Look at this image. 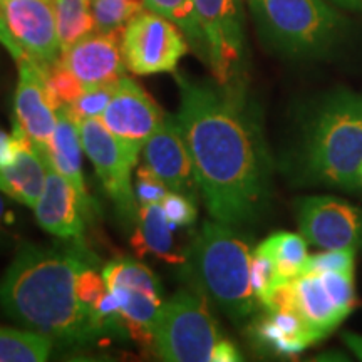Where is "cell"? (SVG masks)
Returning <instances> with one entry per match:
<instances>
[{"instance_id":"1","label":"cell","mask_w":362,"mask_h":362,"mask_svg":"<svg viewBox=\"0 0 362 362\" xmlns=\"http://www.w3.org/2000/svg\"><path fill=\"white\" fill-rule=\"evenodd\" d=\"M178 84L176 119L208 214L233 228L250 223L269 197V161L259 126L230 84L185 78Z\"/></svg>"},{"instance_id":"2","label":"cell","mask_w":362,"mask_h":362,"mask_svg":"<svg viewBox=\"0 0 362 362\" xmlns=\"http://www.w3.org/2000/svg\"><path fill=\"white\" fill-rule=\"evenodd\" d=\"M86 264L76 252L22 245L0 280V310L52 341L76 344L101 336L94 312L76 293Z\"/></svg>"},{"instance_id":"3","label":"cell","mask_w":362,"mask_h":362,"mask_svg":"<svg viewBox=\"0 0 362 362\" xmlns=\"http://www.w3.org/2000/svg\"><path fill=\"white\" fill-rule=\"evenodd\" d=\"M252 250L233 226L205 221L188 245L185 262L194 288L235 322L247 319L257 297L250 284Z\"/></svg>"},{"instance_id":"4","label":"cell","mask_w":362,"mask_h":362,"mask_svg":"<svg viewBox=\"0 0 362 362\" xmlns=\"http://www.w3.org/2000/svg\"><path fill=\"white\" fill-rule=\"evenodd\" d=\"M307 166L325 183L357 188L362 168V96L344 94L322 107L310 131Z\"/></svg>"},{"instance_id":"5","label":"cell","mask_w":362,"mask_h":362,"mask_svg":"<svg viewBox=\"0 0 362 362\" xmlns=\"http://www.w3.org/2000/svg\"><path fill=\"white\" fill-rule=\"evenodd\" d=\"M202 292L180 291L163 310L155 330V351L170 362H214L216 346L223 341L218 322Z\"/></svg>"},{"instance_id":"6","label":"cell","mask_w":362,"mask_h":362,"mask_svg":"<svg viewBox=\"0 0 362 362\" xmlns=\"http://www.w3.org/2000/svg\"><path fill=\"white\" fill-rule=\"evenodd\" d=\"M275 42L293 52L322 47L337 30L339 16L325 0H248Z\"/></svg>"},{"instance_id":"7","label":"cell","mask_w":362,"mask_h":362,"mask_svg":"<svg viewBox=\"0 0 362 362\" xmlns=\"http://www.w3.org/2000/svg\"><path fill=\"white\" fill-rule=\"evenodd\" d=\"M189 44L180 27L160 13L143 11L121 34L126 69L138 76L175 72Z\"/></svg>"},{"instance_id":"8","label":"cell","mask_w":362,"mask_h":362,"mask_svg":"<svg viewBox=\"0 0 362 362\" xmlns=\"http://www.w3.org/2000/svg\"><path fill=\"white\" fill-rule=\"evenodd\" d=\"M81 143L89 156L104 189L124 218H138L136 194L131 187V171L138 163L141 149H136L116 138L99 117L79 119Z\"/></svg>"},{"instance_id":"9","label":"cell","mask_w":362,"mask_h":362,"mask_svg":"<svg viewBox=\"0 0 362 362\" xmlns=\"http://www.w3.org/2000/svg\"><path fill=\"white\" fill-rule=\"evenodd\" d=\"M206 47V64L218 84L238 76L243 59V19L240 0H193Z\"/></svg>"},{"instance_id":"10","label":"cell","mask_w":362,"mask_h":362,"mask_svg":"<svg viewBox=\"0 0 362 362\" xmlns=\"http://www.w3.org/2000/svg\"><path fill=\"white\" fill-rule=\"evenodd\" d=\"M7 29L27 59L42 71L56 64L62 49L52 0H0Z\"/></svg>"},{"instance_id":"11","label":"cell","mask_w":362,"mask_h":362,"mask_svg":"<svg viewBox=\"0 0 362 362\" xmlns=\"http://www.w3.org/2000/svg\"><path fill=\"white\" fill-rule=\"evenodd\" d=\"M298 226L302 237L322 250H356L362 245V211L339 198L302 200Z\"/></svg>"},{"instance_id":"12","label":"cell","mask_w":362,"mask_h":362,"mask_svg":"<svg viewBox=\"0 0 362 362\" xmlns=\"http://www.w3.org/2000/svg\"><path fill=\"white\" fill-rule=\"evenodd\" d=\"M19 81L13 96V131L44 151L57 124V110L49 98L45 74L30 59L17 61Z\"/></svg>"},{"instance_id":"13","label":"cell","mask_w":362,"mask_h":362,"mask_svg":"<svg viewBox=\"0 0 362 362\" xmlns=\"http://www.w3.org/2000/svg\"><path fill=\"white\" fill-rule=\"evenodd\" d=\"M166 115L138 83L121 78L115 96L99 119L116 138L136 149H143L149 136L160 128Z\"/></svg>"},{"instance_id":"14","label":"cell","mask_w":362,"mask_h":362,"mask_svg":"<svg viewBox=\"0 0 362 362\" xmlns=\"http://www.w3.org/2000/svg\"><path fill=\"white\" fill-rule=\"evenodd\" d=\"M146 165L165 181L170 192H178L197 200L198 188L189 156L176 116H166L160 128L143 146Z\"/></svg>"},{"instance_id":"15","label":"cell","mask_w":362,"mask_h":362,"mask_svg":"<svg viewBox=\"0 0 362 362\" xmlns=\"http://www.w3.org/2000/svg\"><path fill=\"white\" fill-rule=\"evenodd\" d=\"M84 88L116 83L124 78L126 64L121 52V34L93 33L62 51L59 59Z\"/></svg>"},{"instance_id":"16","label":"cell","mask_w":362,"mask_h":362,"mask_svg":"<svg viewBox=\"0 0 362 362\" xmlns=\"http://www.w3.org/2000/svg\"><path fill=\"white\" fill-rule=\"evenodd\" d=\"M47 161V160H45ZM37 223L59 238H79L84 232V211L71 181L47 161V176L40 198L34 206Z\"/></svg>"},{"instance_id":"17","label":"cell","mask_w":362,"mask_h":362,"mask_svg":"<svg viewBox=\"0 0 362 362\" xmlns=\"http://www.w3.org/2000/svg\"><path fill=\"white\" fill-rule=\"evenodd\" d=\"M293 310L297 312L319 341L327 337L349 315L344 310L317 272H307L292 280Z\"/></svg>"},{"instance_id":"18","label":"cell","mask_w":362,"mask_h":362,"mask_svg":"<svg viewBox=\"0 0 362 362\" xmlns=\"http://www.w3.org/2000/svg\"><path fill=\"white\" fill-rule=\"evenodd\" d=\"M37 151L71 181L79 194L84 215H89V194L84 185L83 175V143H81L79 121L71 115L67 107L57 110V124L54 134L44 151Z\"/></svg>"},{"instance_id":"19","label":"cell","mask_w":362,"mask_h":362,"mask_svg":"<svg viewBox=\"0 0 362 362\" xmlns=\"http://www.w3.org/2000/svg\"><path fill=\"white\" fill-rule=\"evenodd\" d=\"M138 225L131 245L139 257H155L173 265H185L188 247H180L175 238V226L166 218L161 203L141 205L138 210Z\"/></svg>"},{"instance_id":"20","label":"cell","mask_w":362,"mask_h":362,"mask_svg":"<svg viewBox=\"0 0 362 362\" xmlns=\"http://www.w3.org/2000/svg\"><path fill=\"white\" fill-rule=\"evenodd\" d=\"M47 161L27 143L12 165L0 168V192L21 205L34 208L45 187Z\"/></svg>"},{"instance_id":"21","label":"cell","mask_w":362,"mask_h":362,"mask_svg":"<svg viewBox=\"0 0 362 362\" xmlns=\"http://www.w3.org/2000/svg\"><path fill=\"white\" fill-rule=\"evenodd\" d=\"M262 342L270 346L277 354L293 356L319 342L305 320L296 310L269 312L257 327Z\"/></svg>"},{"instance_id":"22","label":"cell","mask_w":362,"mask_h":362,"mask_svg":"<svg viewBox=\"0 0 362 362\" xmlns=\"http://www.w3.org/2000/svg\"><path fill=\"white\" fill-rule=\"evenodd\" d=\"M260 250L269 253L282 280H293L304 274V267L309 259L307 240L302 235L291 232L272 233L259 245Z\"/></svg>"},{"instance_id":"23","label":"cell","mask_w":362,"mask_h":362,"mask_svg":"<svg viewBox=\"0 0 362 362\" xmlns=\"http://www.w3.org/2000/svg\"><path fill=\"white\" fill-rule=\"evenodd\" d=\"M52 7L62 51L96 33L93 0H52Z\"/></svg>"},{"instance_id":"24","label":"cell","mask_w":362,"mask_h":362,"mask_svg":"<svg viewBox=\"0 0 362 362\" xmlns=\"http://www.w3.org/2000/svg\"><path fill=\"white\" fill-rule=\"evenodd\" d=\"M51 349L52 339L44 334L0 327V362H44Z\"/></svg>"},{"instance_id":"25","label":"cell","mask_w":362,"mask_h":362,"mask_svg":"<svg viewBox=\"0 0 362 362\" xmlns=\"http://www.w3.org/2000/svg\"><path fill=\"white\" fill-rule=\"evenodd\" d=\"M144 7L148 11L160 13L180 27L181 33L185 34L188 44L197 51L203 61H206V47L203 34L197 19V11H194L193 0H144Z\"/></svg>"},{"instance_id":"26","label":"cell","mask_w":362,"mask_h":362,"mask_svg":"<svg viewBox=\"0 0 362 362\" xmlns=\"http://www.w3.org/2000/svg\"><path fill=\"white\" fill-rule=\"evenodd\" d=\"M104 280L107 288L124 287V288H141L149 292H161L160 280L141 262L133 259L112 260L103 269Z\"/></svg>"},{"instance_id":"27","label":"cell","mask_w":362,"mask_h":362,"mask_svg":"<svg viewBox=\"0 0 362 362\" xmlns=\"http://www.w3.org/2000/svg\"><path fill=\"white\" fill-rule=\"evenodd\" d=\"M144 8V0H93L96 33L123 34L124 27Z\"/></svg>"},{"instance_id":"28","label":"cell","mask_w":362,"mask_h":362,"mask_svg":"<svg viewBox=\"0 0 362 362\" xmlns=\"http://www.w3.org/2000/svg\"><path fill=\"white\" fill-rule=\"evenodd\" d=\"M44 74L49 98H51L56 110L74 104L86 90L84 84L59 61L47 71H44Z\"/></svg>"},{"instance_id":"29","label":"cell","mask_w":362,"mask_h":362,"mask_svg":"<svg viewBox=\"0 0 362 362\" xmlns=\"http://www.w3.org/2000/svg\"><path fill=\"white\" fill-rule=\"evenodd\" d=\"M280 282H287V280H282L279 277L277 269H275L274 260H272L269 253L260 250V248L257 247L252 255L250 264V284L253 293H255L257 297V302L264 304L267 297L270 296V292L274 291Z\"/></svg>"},{"instance_id":"30","label":"cell","mask_w":362,"mask_h":362,"mask_svg":"<svg viewBox=\"0 0 362 362\" xmlns=\"http://www.w3.org/2000/svg\"><path fill=\"white\" fill-rule=\"evenodd\" d=\"M117 83H119V81H116V83L93 86V88H86L83 96H81L74 104L66 107L78 121L86 119V117H101L103 112L106 111L111 98L115 96Z\"/></svg>"},{"instance_id":"31","label":"cell","mask_w":362,"mask_h":362,"mask_svg":"<svg viewBox=\"0 0 362 362\" xmlns=\"http://www.w3.org/2000/svg\"><path fill=\"white\" fill-rule=\"evenodd\" d=\"M107 292V284L104 280L103 272L94 269L90 264H86L83 269L79 270L78 279H76V293L86 309L94 312L98 302L101 300L104 293Z\"/></svg>"},{"instance_id":"32","label":"cell","mask_w":362,"mask_h":362,"mask_svg":"<svg viewBox=\"0 0 362 362\" xmlns=\"http://www.w3.org/2000/svg\"><path fill=\"white\" fill-rule=\"evenodd\" d=\"M170 188L166 183L144 163L136 171V187L134 194L139 205H151V203H161Z\"/></svg>"},{"instance_id":"33","label":"cell","mask_w":362,"mask_h":362,"mask_svg":"<svg viewBox=\"0 0 362 362\" xmlns=\"http://www.w3.org/2000/svg\"><path fill=\"white\" fill-rule=\"evenodd\" d=\"M163 210H165L166 218L178 228H185V226H192L197 221L198 210L194 206L193 198L187 197V194L178 192H168L161 202Z\"/></svg>"},{"instance_id":"34","label":"cell","mask_w":362,"mask_h":362,"mask_svg":"<svg viewBox=\"0 0 362 362\" xmlns=\"http://www.w3.org/2000/svg\"><path fill=\"white\" fill-rule=\"evenodd\" d=\"M356 250H324L307 259V272H354Z\"/></svg>"},{"instance_id":"35","label":"cell","mask_w":362,"mask_h":362,"mask_svg":"<svg viewBox=\"0 0 362 362\" xmlns=\"http://www.w3.org/2000/svg\"><path fill=\"white\" fill-rule=\"evenodd\" d=\"M27 143H30L29 139L17 131H12V134H8L7 131L0 128V168L12 165Z\"/></svg>"},{"instance_id":"36","label":"cell","mask_w":362,"mask_h":362,"mask_svg":"<svg viewBox=\"0 0 362 362\" xmlns=\"http://www.w3.org/2000/svg\"><path fill=\"white\" fill-rule=\"evenodd\" d=\"M11 197L0 192V247H6L13 238V226L17 223L16 211L11 206Z\"/></svg>"},{"instance_id":"37","label":"cell","mask_w":362,"mask_h":362,"mask_svg":"<svg viewBox=\"0 0 362 362\" xmlns=\"http://www.w3.org/2000/svg\"><path fill=\"white\" fill-rule=\"evenodd\" d=\"M0 44L7 49L8 54L13 57V61H21L24 56V52L21 51L19 45L16 44V40L12 39L11 33H8L6 19H4V11H2V4H0Z\"/></svg>"},{"instance_id":"38","label":"cell","mask_w":362,"mask_h":362,"mask_svg":"<svg viewBox=\"0 0 362 362\" xmlns=\"http://www.w3.org/2000/svg\"><path fill=\"white\" fill-rule=\"evenodd\" d=\"M242 359L237 347H235L233 342H230L228 339H223L214 352V362H235Z\"/></svg>"},{"instance_id":"39","label":"cell","mask_w":362,"mask_h":362,"mask_svg":"<svg viewBox=\"0 0 362 362\" xmlns=\"http://www.w3.org/2000/svg\"><path fill=\"white\" fill-rule=\"evenodd\" d=\"M344 341H346L347 347L354 352L357 356V359L362 361V336H357V334H344Z\"/></svg>"},{"instance_id":"40","label":"cell","mask_w":362,"mask_h":362,"mask_svg":"<svg viewBox=\"0 0 362 362\" xmlns=\"http://www.w3.org/2000/svg\"><path fill=\"white\" fill-rule=\"evenodd\" d=\"M334 2L339 4V6L349 7V8H357V11H359V6L356 4V0H334Z\"/></svg>"},{"instance_id":"41","label":"cell","mask_w":362,"mask_h":362,"mask_svg":"<svg viewBox=\"0 0 362 362\" xmlns=\"http://www.w3.org/2000/svg\"><path fill=\"white\" fill-rule=\"evenodd\" d=\"M357 188H362V168H361V173H359V185H357Z\"/></svg>"},{"instance_id":"42","label":"cell","mask_w":362,"mask_h":362,"mask_svg":"<svg viewBox=\"0 0 362 362\" xmlns=\"http://www.w3.org/2000/svg\"><path fill=\"white\" fill-rule=\"evenodd\" d=\"M356 4L359 6V11H362V0H356Z\"/></svg>"}]
</instances>
